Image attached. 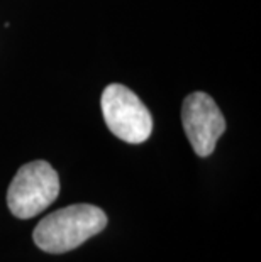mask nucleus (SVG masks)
I'll return each mask as SVG.
<instances>
[{"label": "nucleus", "instance_id": "1", "mask_svg": "<svg viewBox=\"0 0 261 262\" xmlns=\"http://www.w3.org/2000/svg\"><path fill=\"white\" fill-rule=\"evenodd\" d=\"M107 215L98 206L80 203L53 211L34 228V242L44 252L65 254L80 247L88 238L102 232Z\"/></svg>", "mask_w": 261, "mask_h": 262}, {"label": "nucleus", "instance_id": "2", "mask_svg": "<svg viewBox=\"0 0 261 262\" xmlns=\"http://www.w3.org/2000/svg\"><path fill=\"white\" fill-rule=\"evenodd\" d=\"M59 176L46 161L24 164L14 176L7 191V206L17 219L39 215L58 198Z\"/></svg>", "mask_w": 261, "mask_h": 262}, {"label": "nucleus", "instance_id": "3", "mask_svg": "<svg viewBox=\"0 0 261 262\" xmlns=\"http://www.w3.org/2000/svg\"><path fill=\"white\" fill-rule=\"evenodd\" d=\"M102 114L109 130L121 141L141 144L153 130V119L146 105L124 85L112 83L102 93Z\"/></svg>", "mask_w": 261, "mask_h": 262}, {"label": "nucleus", "instance_id": "4", "mask_svg": "<svg viewBox=\"0 0 261 262\" xmlns=\"http://www.w3.org/2000/svg\"><path fill=\"white\" fill-rule=\"evenodd\" d=\"M182 124L193 150L200 158H207L214 152L215 144L226 130L224 115L204 92L190 93L183 100Z\"/></svg>", "mask_w": 261, "mask_h": 262}]
</instances>
